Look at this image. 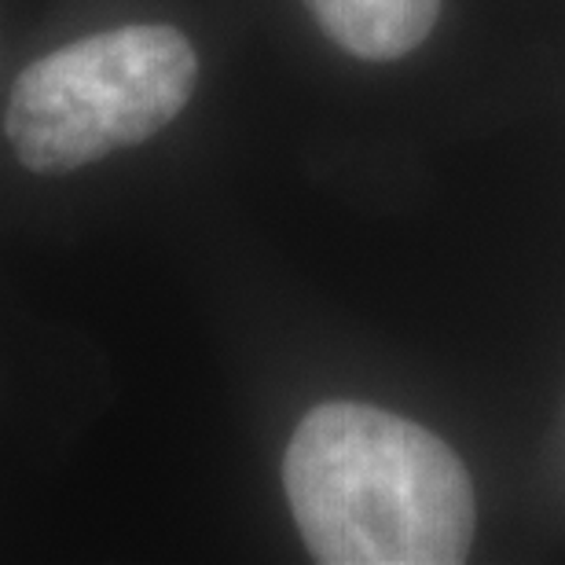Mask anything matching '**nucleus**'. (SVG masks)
<instances>
[{
    "label": "nucleus",
    "mask_w": 565,
    "mask_h": 565,
    "mask_svg": "<svg viewBox=\"0 0 565 565\" xmlns=\"http://www.w3.org/2000/svg\"><path fill=\"white\" fill-rule=\"evenodd\" d=\"M282 484L305 547L327 565H451L473 540V484L437 434L331 401L294 429Z\"/></svg>",
    "instance_id": "nucleus-1"
},
{
    "label": "nucleus",
    "mask_w": 565,
    "mask_h": 565,
    "mask_svg": "<svg viewBox=\"0 0 565 565\" xmlns=\"http://www.w3.org/2000/svg\"><path fill=\"white\" fill-rule=\"evenodd\" d=\"M195 49L173 26L96 33L19 74L8 140L33 173H71L169 126L195 93Z\"/></svg>",
    "instance_id": "nucleus-2"
},
{
    "label": "nucleus",
    "mask_w": 565,
    "mask_h": 565,
    "mask_svg": "<svg viewBox=\"0 0 565 565\" xmlns=\"http://www.w3.org/2000/svg\"><path fill=\"white\" fill-rule=\"evenodd\" d=\"M327 38L360 60H397L426 41L440 0H309Z\"/></svg>",
    "instance_id": "nucleus-3"
}]
</instances>
